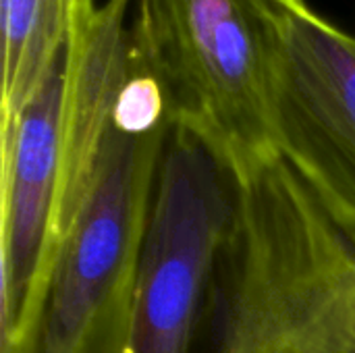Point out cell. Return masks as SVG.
<instances>
[{"instance_id":"6da1fadb","label":"cell","mask_w":355,"mask_h":353,"mask_svg":"<svg viewBox=\"0 0 355 353\" xmlns=\"http://www.w3.org/2000/svg\"><path fill=\"white\" fill-rule=\"evenodd\" d=\"M208 353H355V237L279 156L231 179Z\"/></svg>"},{"instance_id":"7a4b0ae2","label":"cell","mask_w":355,"mask_h":353,"mask_svg":"<svg viewBox=\"0 0 355 353\" xmlns=\"http://www.w3.org/2000/svg\"><path fill=\"white\" fill-rule=\"evenodd\" d=\"M173 127L158 81L133 71L87 193L6 353H133L139 262Z\"/></svg>"},{"instance_id":"3957f363","label":"cell","mask_w":355,"mask_h":353,"mask_svg":"<svg viewBox=\"0 0 355 353\" xmlns=\"http://www.w3.org/2000/svg\"><path fill=\"white\" fill-rule=\"evenodd\" d=\"M283 0H133L131 50L160 83L173 125L239 179L279 158L270 48Z\"/></svg>"},{"instance_id":"277c9868","label":"cell","mask_w":355,"mask_h":353,"mask_svg":"<svg viewBox=\"0 0 355 353\" xmlns=\"http://www.w3.org/2000/svg\"><path fill=\"white\" fill-rule=\"evenodd\" d=\"M233 210V181L225 166L200 139L173 127L139 262L133 353H189Z\"/></svg>"},{"instance_id":"5b68a950","label":"cell","mask_w":355,"mask_h":353,"mask_svg":"<svg viewBox=\"0 0 355 353\" xmlns=\"http://www.w3.org/2000/svg\"><path fill=\"white\" fill-rule=\"evenodd\" d=\"M270 114L281 158L355 237V35L306 0L277 8Z\"/></svg>"},{"instance_id":"8992f818","label":"cell","mask_w":355,"mask_h":353,"mask_svg":"<svg viewBox=\"0 0 355 353\" xmlns=\"http://www.w3.org/2000/svg\"><path fill=\"white\" fill-rule=\"evenodd\" d=\"M0 133V353H6L31 316L52 254L60 148L58 56L31 100L10 123H2Z\"/></svg>"},{"instance_id":"52a82bcc","label":"cell","mask_w":355,"mask_h":353,"mask_svg":"<svg viewBox=\"0 0 355 353\" xmlns=\"http://www.w3.org/2000/svg\"><path fill=\"white\" fill-rule=\"evenodd\" d=\"M131 2L79 0L58 54L60 148L52 254L87 193L121 94L135 67L129 37Z\"/></svg>"},{"instance_id":"ba28073f","label":"cell","mask_w":355,"mask_h":353,"mask_svg":"<svg viewBox=\"0 0 355 353\" xmlns=\"http://www.w3.org/2000/svg\"><path fill=\"white\" fill-rule=\"evenodd\" d=\"M79 0H0L2 123L31 100L71 29Z\"/></svg>"}]
</instances>
